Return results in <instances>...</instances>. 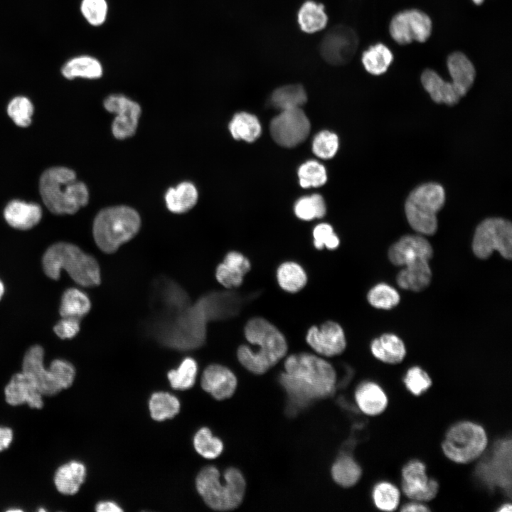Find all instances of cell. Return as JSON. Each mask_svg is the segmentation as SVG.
<instances>
[{
    "label": "cell",
    "instance_id": "53",
    "mask_svg": "<svg viewBox=\"0 0 512 512\" xmlns=\"http://www.w3.org/2000/svg\"><path fill=\"white\" fill-rule=\"evenodd\" d=\"M53 331L62 339L72 338L80 331V319L62 317L53 327Z\"/></svg>",
    "mask_w": 512,
    "mask_h": 512
},
{
    "label": "cell",
    "instance_id": "2",
    "mask_svg": "<svg viewBox=\"0 0 512 512\" xmlns=\"http://www.w3.org/2000/svg\"><path fill=\"white\" fill-rule=\"evenodd\" d=\"M245 336L249 343L255 346H239V362L254 374H263L285 356L288 346L283 334L262 317L250 319L245 326Z\"/></svg>",
    "mask_w": 512,
    "mask_h": 512
},
{
    "label": "cell",
    "instance_id": "44",
    "mask_svg": "<svg viewBox=\"0 0 512 512\" xmlns=\"http://www.w3.org/2000/svg\"><path fill=\"white\" fill-rule=\"evenodd\" d=\"M369 304L375 308L390 309L400 302V294L391 286L380 283L371 288L367 295Z\"/></svg>",
    "mask_w": 512,
    "mask_h": 512
},
{
    "label": "cell",
    "instance_id": "54",
    "mask_svg": "<svg viewBox=\"0 0 512 512\" xmlns=\"http://www.w3.org/2000/svg\"><path fill=\"white\" fill-rule=\"evenodd\" d=\"M11 440V430L7 427H0V452L6 449Z\"/></svg>",
    "mask_w": 512,
    "mask_h": 512
},
{
    "label": "cell",
    "instance_id": "13",
    "mask_svg": "<svg viewBox=\"0 0 512 512\" xmlns=\"http://www.w3.org/2000/svg\"><path fill=\"white\" fill-rule=\"evenodd\" d=\"M480 466L477 472L489 486H498L511 493V441L503 439L497 442Z\"/></svg>",
    "mask_w": 512,
    "mask_h": 512
},
{
    "label": "cell",
    "instance_id": "48",
    "mask_svg": "<svg viewBox=\"0 0 512 512\" xmlns=\"http://www.w3.org/2000/svg\"><path fill=\"white\" fill-rule=\"evenodd\" d=\"M7 112L16 125L26 127L31 122L33 106L26 97L17 96L9 103Z\"/></svg>",
    "mask_w": 512,
    "mask_h": 512
},
{
    "label": "cell",
    "instance_id": "34",
    "mask_svg": "<svg viewBox=\"0 0 512 512\" xmlns=\"http://www.w3.org/2000/svg\"><path fill=\"white\" fill-rule=\"evenodd\" d=\"M297 21L302 31L314 33L326 27L328 16L323 4L314 1H306L298 11Z\"/></svg>",
    "mask_w": 512,
    "mask_h": 512
},
{
    "label": "cell",
    "instance_id": "17",
    "mask_svg": "<svg viewBox=\"0 0 512 512\" xmlns=\"http://www.w3.org/2000/svg\"><path fill=\"white\" fill-rule=\"evenodd\" d=\"M104 106L107 111L117 114L112 125L116 138L123 139L134 134L141 114L137 102L122 95H112L105 99Z\"/></svg>",
    "mask_w": 512,
    "mask_h": 512
},
{
    "label": "cell",
    "instance_id": "28",
    "mask_svg": "<svg viewBox=\"0 0 512 512\" xmlns=\"http://www.w3.org/2000/svg\"><path fill=\"white\" fill-rule=\"evenodd\" d=\"M359 409L366 415L375 416L381 414L387 407L388 397L377 383L368 381L360 385L355 393Z\"/></svg>",
    "mask_w": 512,
    "mask_h": 512
},
{
    "label": "cell",
    "instance_id": "27",
    "mask_svg": "<svg viewBox=\"0 0 512 512\" xmlns=\"http://www.w3.org/2000/svg\"><path fill=\"white\" fill-rule=\"evenodd\" d=\"M421 82L432 100L437 103L454 105L461 98L452 83L444 80L434 70H425L421 75Z\"/></svg>",
    "mask_w": 512,
    "mask_h": 512
},
{
    "label": "cell",
    "instance_id": "16",
    "mask_svg": "<svg viewBox=\"0 0 512 512\" xmlns=\"http://www.w3.org/2000/svg\"><path fill=\"white\" fill-rule=\"evenodd\" d=\"M402 489L413 501H428L437 494L439 484L435 479L428 477L424 463L412 460L402 468Z\"/></svg>",
    "mask_w": 512,
    "mask_h": 512
},
{
    "label": "cell",
    "instance_id": "41",
    "mask_svg": "<svg viewBox=\"0 0 512 512\" xmlns=\"http://www.w3.org/2000/svg\"><path fill=\"white\" fill-rule=\"evenodd\" d=\"M151 417L162 421L174 417L180 410V402L176 397L168 393H154L149 400Z\"/></svg>",
    "mask_w": 512,
    "mask_h": 512
},
{
    "label": "cell",
    "instance_id": "22",
    "mask_svg": "<svg viewBox=\"0 0 512 512\" xmlns=\"http://www.w3.org/2000/svg\"><path fill=\"white\" fill-rule=\"evenodd\" d=\"M6 402L11 405L27 403L31 407H43L42 395L23 373L12 376L5 388Z\"/></svg>",
    "mask_w": 512,
    "mask_h": 512
},
{
    "label": "cell",
    "instance_id": "55",
    "mask_svg": "<svg viewBox=\"0 0 512 512\" xmlns=\"http://www.w3.org/2000/svg\"><path fill=\"white\" fill-rule=\"evenodd\" d=\"M96 511L98 512H119L122 509L113 501H101L96 506Z\"/></svg>",
    "mask_w": 512,
    "mask_h": 512
},
{
    "label": "cell",
    "instance_id": "59",
    "mask_svg": "<svg viewBox=\"0 0 512 512\" xmlns=\"http://www.w3.org/2000/svg\"><path fill=\"white\" fill-rule=\"evenodd\" d=\"M484 0H472V1L474 2V4H475L476 5H480V4H481L484 2Z\"/></svg>",
    "mask_w": 512,
    "mask_h": 512
},
{
    "label": "cell",
    "instance_id": "6",
    "mask_svg": "<svg viewBox=\"0 0 512 512\" xmlns=\"http://www.w3.org/2000/svg\"><path fill=\"white\" fill-rule=\"evenodd\" d=\"M220 481L219 471L213 466L203 468L196 480V489L205 503L217 511L233 510L240 506L245 491V481L237 469H228Z\"/></svg>",
    "mask_w": 512,
    "mask_h": 512
},
{
    "label": "cell",
    "instance_id": "5",
    "mask_svg": "<svg viewBox=\"0 0 512 512\" xmlns=\"http://www.w3.org/2000/svg\"><path fill=\"white\" fill-rule=\"evenodd\" d=\"M43 268L50 279H58L60 270L83 287H95L100 283V270L97 260L78 246L64 242L51 245L43 257Z\"/></svg>",
    "mask_w": 512,
    "mask_h": 512
},
{
    "label": "cell",
    "instance_id": "40",
    "mask_svg": "<svg viewBox=\"0 0 512 512\" xmlns=\"http://www.w3.org/2000/svg\"><path fill=\"white\" fill-rule=\"evenodd\" d=\"M306 101V94L301 85H288L275 90L271 96L272 105L283 110L300 108Z\"/></svg>",
    "mask_w": 512,
    "mask_h": 512
},
{
    "label": "cell",
    "instance_id": "20",
    "mask_svg": "<svg viewBox=\"0 0 512 512\" xmlns=\"http://www.w3.org/2000/svg\"><path fill=\"white\" fill-rule=\"evenodd\" d=\"M201 386L217 400L230 398L237 387V378L228 368L218 364L208 366L203 373Z\"/></svg>",
    "mask_w": 512,
    "mask_h": 512
},
{
    "label": "cell",
    "instance_id": "15",
    "mask_svg": "<svg viewBox=\"0 0 512 512\" xmlns=\"http://www.w3.org/2000/svg\"><path fill=\"white\" fill-rule=\"evenodd\" d=\"M358 46L354 31L345 26H336L329 30L320 44L322 58L332 65L346 63L353 57Z\"/></svg>",
    "mask_w": 512,
    "mask_h": 512
},
{
    "label": "cell",
    "instance_id": "24",
    "mask_svg": "<svg viewBox=\"0 0 512 512\" xmlns=\"http://www.w3.org/2000/svg\"><path fill=\"white\" fill-rule=\"evenodd\" d=\"M207 321L226 319L237 312L238 299L232 292H211L196 302Z\"/></svg>",
    "mask_w": 512,
    "mask_h": 512
},
{
    "label": "cell",
    "instance_id": "7",
    "mask_svg": "<svg viewBox=\"0 0 512 512\" xmlns=\"http://www.w3.org/2000/svg\"><path fill=\"white\" fill-rule=\"evenodd\" d=\"M140 227L139 214L127 206L110 207L101 210L93 223V237L97 247L106 253L115 252L132 239Z\"/></svg>",
    "mask_w": 512,
    "mask_h": 512
},
{
    "label": "cell",
    "instance_id": "9",
    "mask_svg": "<svg viewBox=\"0 0 512 512\" xmlns=\"http://www.w3.org/2000/svg\"><path fill=\"white\" fill-rule=\"evenodd\" d=\"M444 201V190L438 183H424L415 188L405 206L406 218L412 228L420 234L433 235L437 229L436 215Z\"/></svg>",
    "mask_w": 512,
    "mask_h": 512
},
{
    "label": "cell",
    "instance_id": "4",
    "mask_svg": "<svg viewBox=\"0 0 512 512\" xmlns=\"http://www.w3.org/2000/svg\"><path fill=\"white\" fill-rule=\"evenodd\" d=\"M207 319L196 303L168 316L159 317L153 331L164 345L181 351L202 346L206 339Z\"/></svg>",
    "mask_w": 512,
    "mask_h": 512
},
{
    "label": "cell",
    "instance_id": "56",
    "mask_svg": "<svg viewBox=\"0 0 512 512\" xmlns=\"http://www.w3.org/2000/svg\"><path fill=\"white\" fill-rule=\"evenodd\" d=\"M403 512H426L430 511L428 507L420 502H409L403 505L401 508Z\"/></svg>",
    "mask_w": 512,
    "mask_h": 512
},
{
    "label": "cell",
    "instance_id": "25",
    "mask_svg": "<svg viewBox=\"0 0 512 512\" xmlns=\"http://www.w3.org/2000/svg\"><path fill=\"white\" fill-rule=\"evenodd\" d=\"M396 277L398 286L404 289L419 292L425 289L430 283L432 271L429 260L415 259L405 265Z\"/></svg>",
    "mask_w": 512,
    "mask_h": 512
},
{
    "label": "cell",
    "instance_id": "3",
    "mask_svg": "<svg viewBox=\"0 0 512 512\" xmlns=\"http://www.w3.org/2000/svg\"><path fill=\"white\" fill-rule=\"evenodd\" d=\"M39 187L44 204L55 214L75 213L88 202L86 186L78 181L75 172L66 167H53L45 171L41 176Z\"/></svg>",
    "mask_w": 512,
    "mask_h": 512
},
{
    "label": "cell",
    "instance_id": "42",
    "mask_svg": "<svg viewBox=\"0 0 512 512\" xmlns=\"http://www.w3.org/2000/svg\"><path fill=\"white\" fill-rule=\"evenodd\" d=\"M372 498L375 506L379 510L393 511L399 505L400 492L393 484L380 481L375 485L372 491Z\"/></svg>",
    "mask_w": 512,
    "mask_h": 512
},
{
    "label": "cell",
    "instance_id": "19",
    "mask_svg": "<svg viewBox=\"0 0 512 512\" xmlns=\"http://www.w3.org/2000/svg\"><path fill=\"white\" fill-rule=\"evenodd\" d=\"M432 255L430 243L420 235H405L393 244L388 250L390 261L398 266H404L417 258L429 260Z\"/></svg>",
    "mask_w": 512,
    "mask_h": 512
},
{
    "label": "cell",
    "instance_id": "10",
    "mask_svg": "<svg viewBox=\"0 0 512 512\" xmlns=\"http://www.w3.org/2000/svg\"><path fill=\"white\" fill-rule=\"evenodd\" d=\"M488 437L479 424L462 421L452 425L442 444L444 455L458 464H468L479 458L485 451Z\"/></svg>",
    "mask_w": 512,
    "mask_h": 512
},
{
    "label": "cell",
    "instance_id": "50",
    "mask_svg": "<svg viewBox=\"0 0 512 512\" xmlns=\"http://www.w3.org/2000/svg\"><path fill=\"white\" fill-rule=\"evenodd\" d=\"M407 389L414 395H420L432 385V380L427 373L419 366L407 370L403 379Z\"/></svg>",
    "mask_w": 512,
    "mask_h": 512
},
{
    "label": "cell",
    "instance_id": "39",
    "mask_svg": "<svg viewBox=\"0 0 512 512\" xmlns=\"http://www.w3.org/2000/svg\"><path fill=\"white\" fill-rule=\"evenodd\" d=\"M361 469L349 455L339 457L331 468V476L336 484L343 487L355 485L361 478Z\"/></svg>",
    "mask_w": 512,
    "mask_h": 512
},
{
    "label": "cell",
    "instance_id": "46",
    "mask_svg": "<svg viewBox=\"0 0 512 512\" xmlns=\"http://www.w3.org/2000/svg\"><path fill=\"white\" fill-rule=\"evenodd\" d=\"M297 217L303 220L321 218L326 213V206L323 198L318 194L299 199L294 206Z\"/></svg>",
    "mask_w": 512,
    "mask_h": 512
},
{
    "label": "cell",
    "instance_id": "51",
    "mask_svg": "<svg viewBox=\"0 0 512 512\" xmlns=\"http://www.w3.org/2000/svg\"><path fill=\"white\" fill-rule=\"evenodd\" d=\"M338 147L337 136L329 131L319 133L314 138L312 144L314 153L321 159L332 158L336 153Z\"/></svg>",
    "mask_w": 512,
    "mask_h": 512
},
{
    "label": "cell",
    "instance_id": "49",
    "mask_svg": "<svg viewBox=\"0 0 512 512\" xmlns=\"http://www.w3.org/2000/svg\"><path fill=\"white\" fill-rule=\"evenodd\" d=\"M80 9L85 19L93 26H101L107 18L108 5L106 0H82Z\"/></svg>",
    "mask_w": 512,
    "mask_h": 512
},
{
    "label": "cell",
    "instance_id": "29",
    "mask_svg": "<svg viewBox=\"0 0 512 512\" xmlns=\"http://www.w3.org/2000/svg\"><path fill=\"white\" fill-rule=\"evenodd\" d=\"M370 351L375 358L389 364L400 363L406 354L403 341L393 334L375 338L370 344Z\"/></svg>",
    "mask_w": 512,
    "mask_h": 512
},
{
    "label": "cell",
    "instance_id": "37",
    "mask_svg": "<svg viewBox=\"0 0 512 512\" xmlns=\"http://www.w3.org/2000/svg\"><path fill=\"white\" fill-rule=\"evenodd\" d=\"M91 308L88 297L76 288L66 289L61 299L60 314L62 317L81 319L87 314Z\"/></svg>",
    "mask_w": 512,
    "mask_h": 512
},
{
    "label": "cell",
    "instance_id": "21",
    "mask_svg": "<svg viewBox=\"0 0 512 512\" xmlns=\"http://www.w3.org/2000/svg\"><path fill=\"white\" fill-rule=\"evenodd\" d=\"M250 267V262L245 255L236 251H230L225 255L223 262L218 265L215 277L218 282L225 288L238 287Z\"/></svg>",
    "mask_w": 512,
    "mask_h": 512
},
{
    "label": "cell",
    "instance_id": "23",
    "mask_svg": "<svg viewBox=\"0 0 512 512\" xmlns=\"http://www.w3.org/2000/svg\"><path fill=\"white\" fill-rule=\"evenodd\" d=\"M447 68L453 86L461 97L464 96L475 80L476 69L473 63L464 53L456 51L447 57Z\"/></svg>",
    "mask_w": 512,
    "mask_h": 512
},
{
    "label": "cell",
    "instance_id": "14",
    "mask_svg": "<svg viewBox=\"0 0 512 512\" xmlns=\"http://www.w3.org/2000/svg\"><path fill=\"white\" fill-rule=\"evenodd\" d=\"M310 132V123L300 108L283 110L270 124L274 140L285 147H293L306 139Z\"/></svg>",
    "mask_w": 512,
    "mask_h": 512
},
{
    "label": "cell",
    "instance_id": "57",
    "mask_svg": "<svg viewBox=\"0 0 512 512\" xmlns=\"http://www.w3.org/2000/svg\"><path fill=\"white\" fill-rule=\"evenodd\" d=\"M512 510V506L511 503H504L498 509V512H511Z\"/></svg>",
    "mask_w": 512,
    "mask_h": 512
},
{
    "label": "cell",
    "instance_id": "11",
    "mask_svg": "<svg viewBox=\"0 0 512 512\" xmlns=\"http://www.w3.org/2000/svg\"><path fill=\"white\" fill-rule=\"evenodd\" d=\"M472 250L480 259L489 257L498 251L505 259L512 256V225L509 220L501 218H489L476 228Z\"/></svg>",
    "mask_w": 512,
    "mask_h": 512
},
{
    "label": "cell",
    "instance_id": "33",
    "mask_svg": "<svg viewBox=\"0 0 512 512\" xmlns=\"http://www.w3.org/2000/svg\"><path fill=\"white\" fill-rule=\"evenodd\" d=\"M393 60L392 50L383 43L369 46L361 56V63L365 70L373 75H380L386 73Z\"/></svg>",
    "mask_w": 512,
    "mask_h": 512
},
{
    "label": "cell",
    "instance_id": "36",
    "mask_svg": "<svg viewBox=\"0 0 512 512\" xmlns=\"http://www.w3.org/2000/svg\"><path fill=\"white\" fill-rule=\"evenodd\" d=\"M277 280L285 292L296 293L304 287L307 275L303 267L294 262H284L277 270Z\"/></svg>",
    "mask_w": 512,
    "mask_h": 512
},
{
    "label": "cell",
    "instance_id": "12",
    "mask_svg": "<svg viewBox=\"0 0 512 512\" xmlns=\"http://www.w3.org/2000/svg\"><path fill=\"white\" fill-rule=\"evenodd\" d=\"M432 32L431 18L424 11L416 9L398 12L389 23L390 36L400 45L426 42Z\"/></svg>",
    "mask_w": 512,
    "mask_h": 512
},
{
    "label": "cell",
    "instance_id": "18",
    "mask_svg": "<svg viewBox=\"0 0 512 512\" xmlns=\"http://www.w3.org/2000/svg\"><path fill=\"white\" fill-rule=\"evenodd\" d=\"M306 341L316 353L326 357L339 355L346 347L342 327L333 321H327L319 327L311 326L306 335Z\"/></svg>",
    "mask_w": 512,
    "mask_h": 512
},
{
    "label": "cell",
    "instance_id": "45",
    "mask_svg": "<svg viewBox=\"0 0 512 512\" xmlns=\"http://www.w3.org/2000/svg\"><path fill=\"white\" fill-rule=\"evenodd\" d=\"M193 444L197 452L207 459L216 458L223 449L221 440L213 437L207 427H202L196 432L193 438Z\"/></svg>",
    "mask_w": 512,
    "mask_h": 512
},
{
    "label": "cell",
    "instance_id": "35",
    "mask_svg": "<svg viewBox=\"0 0 512 512\" xmlns=\"http://www.w3.org/2000/svg\"><path fill=\"white\" fill-rule=\"evenodd\" d=\"M198 199V192L193 184L183 182L169 188L165 196L168 209L175 213H182L192 208Z\"/></svg>",
    "mask_w": 512,
    "mask_h": 512
},
{
    "label": "cell",
    "instance_id": "58",
    "mask_svg": "<svg viewBox=\"0 0 512 512\" xmlns=\"http://www.w3.org/2000/svg\"><path fill=\"white\" fill-rule=\"evenodd\" d=\"M4 293V286L2 282L0 280V300L1 297H3Z\"/></svg>",
    "mask_w": 512,
    "mask_h": 512
},
{
    "label": "cell",
    "instance_id": "61",
    "mask_svg": "<svg viewBox=\"0 0 512 512\" xmlns=\"http://www.w3.org/2000/svg\"><path fill=\"white\" fill-rule=\"evenodd\" d=\"M38 511H43V512H45V511H46V510H45V509H43V508H40V509H38Z\"/></svg>",
    "mask_w": 512,
    "mask_h": 512
},
{
    "label": "cell",
    "instance_id": "31",
    "mask_svg": "<svg viewBox=\"0 0 512 512\" xmlns=\"http://www.w3.org/2000/svg\"><path fill=\"white\" fill-rule=\"evenodd\" d=\"M157 296L161 310L159 316L176 314L190 306L188 297L181 287L171 281L161 284Z\"/></svg>",
    "mask_w": 512,
    "mask_h": 512
},
{
    "label": "cell",
    "instance_id": "30",
    "mask_svg": "<svg viewBox=\"0 0 512 512\" xmlns=\"http://www.w3.org/2000/svg\"><path fill=\"white\" fill-rule=\"evenodd\" d=\"M60 71L68 80L76 78L97 79L102 75L103 68L96 58L81 55L68 59L61 67Z\"/></svg>",
    "mask_w": 512,
    "mask_h": 512
},
{
    "label": "cell",
    "instance_id": "47",
    "mask_svg": "<svg viewBox=\"0 0 512 512\" xmlns=\"http://www.w3.org/2000/svg\"><path fill=\"white\" fill-rule=\"evenodd\" d=\"M298 176L299 183L303 188L321 186L327 179L325 168L316 161H308L301 165L298 170Z\"/></svg>",
    "mask_w": 512,
    "mask_h": 512
},
{
    "label": "cell",
    "instance_id": "60",
    "mask_svg": "<svg viewBox=\"0 0 512 512\" xmlns=\"http://www.w3.org/2000/svg\"><path fill=\"white\" fill-rule=\"evenodd\" d=\"M9 511H21V510H18V509H14V510L11 509V510H9Z\"/></svg>",
    "mask_w": 512,
    "mask_h": 512
},
{
    "label": "cell",
    "instance_id": "26",
    "mask_svg": "<svg viewBox=\"0 0 512 512\" xmlns=\"http://www.w3.org/2000/svg\"><path fill=\"white\" fill-rule=\"evenodd\" d=\"M4 216L11 227L28 230L39 223L42 210L38 204L14 200L5 208Z\"/></svg>",
    "mask_w": 512,
    "mask_h": 512
},
{
    "label": "cell",
    "instance_id": "38",
    "mask_svg": "<svg viewBox=\"0 0 512 512\" xmlns=\"http://www.w3.org/2000/svg\"><path fill=\"white\" fill-rule=\"evenodd\" d=\"M229 129L233 138L248 142L255 141L261 134L259 120L247 112L236 114L229 124Z\"/></svg>",
    "mask_w": 512,
    "mask_h": 512
},
{
    "label": "cell",
    "instance_id": "8",
    "mask_svg": "<svg viewBox=\"0 0 512 512\" xmlns=\"http://www.w3.org/2000/svg\"><path fill=\"white\" fill-rule=\"evenodd\" d=\"M43 353L41 346L31 347L24 356L22 373L42 395L51 396L72 385L75 370L71 363L60 359L54 360L49 369H46L43 363Z\"/></svg>",
    "mask_w": 512,
    "mask_h": 512
},
{
    "label": "cell",
    "instance_id": "1",
    "mask_svg": "<svg viewBox=\"0 0 512 512\" xmlns=\"http://www.w3.org/2000/svg\"><path fill=\"white\" fill-rule=\"evenodd\" d=\"M284 369L279 382L296 407H302L334 392L335 370L321 357L309 353L292 354L285 360Z\"/></svg>",
    "mask_w": 512,
    "mask_h": 512
},
{
    "label": "cell",
    "instance_id": "52",
    "mask_svg": "<svg viewBox=\"0 0 512 512\" xmlns=\"http://www.w3.org/2000/svg\"><path fill=\"white\" fill-rule=\"evenodd\" d=\"M314 245L317 250L326 247L328 250H335L340 244L338 237L334 233L332 226L328 223H320L313 230Z\"/></svg>",
    "mask_w": 512,
    "mask_h": 512
},
{
    "label": "cell",
    "instance_id": "43",
    "mask_svg": "<svg viewBox=\"0 0 512 512\" xmlns=\"http://www.w3.org/2000/svg\"><path fill=\"white\" fill-rule=\"evenodd\" d=\"M197 370L196 362L191 358H186L178 368L168 373V379L173 388L186 390L193 385Z\"/></svg>",
    "mask_w": 512,
    "mask_h": 512
},
{
    "label": "cell",
    "instance_id": "32",
    "mask_svg": "<svg viewBox=\"0 0 512 512\" xmlns=\"http://www.w3.org/2000/svg\"><path fill=\"white\" fill-rule=\"evenodd\" d=\"M85 475V466L80 462L73 461L58 469L54 482L60 493L73 495L78 491Z\"/></svg>",
    "mask_w": 512,
    "mask_h": 512
}]
</instances>
